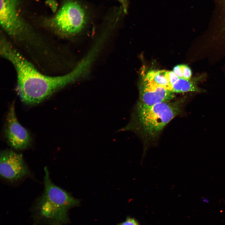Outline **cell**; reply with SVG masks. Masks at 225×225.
Returning <instances> with one entry per match:
<instances>
[{"label":"cell","mask_w":225,"mask_h":225,"mask_svg":"<svg viewBox=\"0 0 225 225\" xmlns=\"http://www.w3.org/2000/svg\"><path fill=\"white\" fill-rule=\"evenodd\" d=\"M181 68L182 78L190 80L192 76V72L190 68L187 65H181Z\"/></svg>","instance_id":"8fae6325"},{"label":"cell","mask_w":225,"mask_h":225,"mask_svg":"<svg viewBox=\"0 0 225 225\" xmlns=\"http://www.w3.org/2000/svg\"><path fill=\"white\" fill-rule=\"evenodd\" d=\"M168 76L171 89L172 85L179 78L178 77L173 71H168Z\"/></svg>","instance_id":"7c38bea8"},{"label":"cell","mask_w":225,"mask_h":225,"mask_svg":"<svg viewBox=\"0 0 225 225\" xmlns=\"http://www.w3.org/2000/svg\"><path fill=\"white\" fill-rule=\"evenodd\" d=\"M201 78L200 77H198L193 80L179 78L172 85L171 91L173 92H201L202 90L197 85L198 82Z\"/></svg>","instance_id":"9c48e42d"},{"label":"cell","mask_w":225,"mask_h":225,"mask_svg":"<svg viewBox=\"0 0 225 225\" xmlns=\"http://www.w3.org/2000/svg\"><path fill=\"white\" fill-rule=\"evenodd\" d=\"M22 155L12 150L2 151L0 156V174L8 181L14 182L29 174Z\"/></svg>","instance_id":"5b68a950"},{"label":"cell","mask_w":225,"mask_h":225,"mask_svg":"<svg viewBox=\"0 0 225 225\" xmlns=\"http://www.w3.org/2000/svg\"><path fill=\"white\" fill-rule=\"evenodd\" d=\"M179 78H182V75L181 65L175 66L172 71Z\"/></svg>","instance_id":"5bb4252c"},{"label":"cell","mask_w":225,"mask_h":225,"mask_svg":"<svg viewBox=\"0 0 225 225\" xmlns=\"http://www.w3.org/2000/svg\"><path fill=\"white\" fill-rule=\"evenodd\" d=\"M87 16L79 3L71 1L65 3L52 20L55 27L62 33L74 35L79 33L87 22Z\"/></svg>","instance_id":"277c9868"},{"label":"cell","mask_w":225,"mask_h":225,"mask_svg":"<svg viewBox=\"0 0 225 225\" xmlns=\"http://www.w3.org/2000/svg\"><path fill=\"white\" fill-rule=\"evenodd\" d=\"M168 72V71L165 70L151 71L147 73L143 80L163 87L172 91Z\"/></svg>","instance_id":"30bf717a"},{"label":"cell","mask_w":225,"mask_h":225,"mask_svg":"<svg viewBox=\"0 0 225 225\" xmlns=\"http://www.w3.org/2000/svg\"><path fill=\"white\" fill-rule=\"evenodd\" d=\"M223 2L224 3V5H225V0H223Z\"/></svg>","instance_id":"2e32d148"},{"label":"cell","mask_w":225,"mask_h":225,"mask_svg":"<svg viewBox=\"0 0 225 225\" xmlns=\"http://www.w3.org/2000/svg\"><path fill=\"white\" fill-rule=\"evenodd\" d=\"M0 53L14 66L17 76V92L22 102L28 105L40 103L75 81L85 72L83 67L78 65L65 75L51 77L43 75L8 42L2 45Z\"/></svg>","instance_id":"6da1fadb"},{"label":"cell","mask_w":225,"mask_h":225,"mask_svg":"<svg viewBox=\"0 0 225 225\" xmlns=\"http://www.w3.org/2000/svg\"><path fill=\"white\" fill-rule=\"evenodd\" d=\"M6 118L5 133L8 143L16 149L27 148L31 143V137L28 131L17 118L14 102L10 106Z\"/></svg>","instance_id":"8992f818"},{"label":"cell","mask_w":225,"mask_h":225,"mask_svg":"<svg viewBox=\"0 0 225 225\" xmlns=\"http://www.w3.org/2000/svg\"><path fill=\"white\" fill-rule=\"evenodd\" d=\"M0 0L1 26L10 35L18 36L25 27L18 12L19 0Z\"/></svg>","instance_id":"52a82bcc"},{"label":"cell","mask_w":225,"mask_h":225,"mask_svg":"<svg viewBox=\"0 0 225 225\" xmlns=\"http://www.w3.org/2000/svg\"><path fill=\"white\" fill-rule=\"evenodd\" d=\"M119 225H138L137 222L134 219L128 218L126 220Z\"/></svg>","instance_id":"9a60e30c"},{"label":"cell","mask_w":225,"mask_h":225,"mask_svg":"<svg viewBox=\"0 0 225 225\" xmlns=\"http://www.w3.org/2000/svg\"><path fill=\"white\" fill-rule=\"evenodd\" d=\"M140 90V102L148 105L169 102L174 92L153 82L143 80Z\"/></svg>","instance_id":"ba28073f"},{"label":"cell","mask_w":225,"mask_h":225,"mask_svg":"<svg viewBox=\"0 0 225 225\" xmlns=\"http://www.w3.org/2000/svg\"><path fill=\"white\" fill-rule=\"evenodd\" d=\"M44 190L32 207L35 225H63L69 222L68 212L78 206L80 201L52 181L47 168H44Z\"/></svg>","instance_id":"7a4b0ae2"},{"label":"cell","mask_w":225,"mask_h":225,"mask_svg":"<svg viewBox=\"0 0 225 225\" xmlns=\"http://www.w3.org/2000/svg\"><path fill=\"white\" fill-rule=\"evenodd\" d=\"M121 3L123 13L126 14L128 12V0H118Z\"/></svg>","instance_id":"4fadbf2b"},{"label":"cell","mask_w":225,"mask_h":225,"mask_svg":"<svg viewBox=\"0 0 225 225\" xmlns=\"http://www.w3.org/2000/svg\"><path fill=\"white\" fill-rule=\"evenodd\" d=\"M178 103L163 102L148 105L139 102L137 107L139 122L144 132L154 136L180 111Z\"/></svg>","instance_id":"3957f363"}]
</instances>
